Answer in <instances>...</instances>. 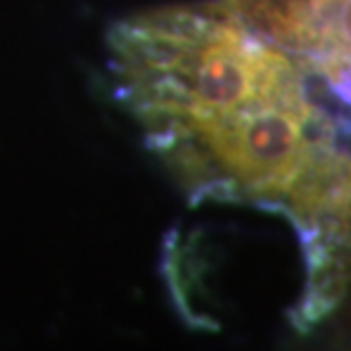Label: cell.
<instances>
[{"label": "cell", "instance_id": "6da1fadb", "mask_svg": "<svg viewBox=\"0 0 351 351\" xmlns=\"http://www.w3.org/2000/svg\"><path fill=\"white\" fill-rule=\"evenodd\" d=\"M108 53L114 96L144 128L149 149L308 85L290 55L219 0L119 21Z\"/></svg>", "mask_w": 351, "mask_h": 351}, {"label": "cell", "instance_id": "7a4b0ae2", "mask_svg": "<svg viewBox=\"0 0 351 351\" xmlns=\"http://www.w3.org/2000/svg\"><path fill=\"white\" fill-rule=\"evenodd\" d=\"M297 60L319 75L340 105L351 108V0H308Z\"/></svg>", "mask_w": 351, "mask_h": 351}]
</instances>
